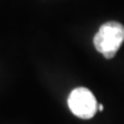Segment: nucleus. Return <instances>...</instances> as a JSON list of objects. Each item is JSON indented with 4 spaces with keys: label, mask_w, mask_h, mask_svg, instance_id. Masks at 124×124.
Instances as JSON below:
<instances>
[{
    "label": "nucleus",
    "mask_w": 124,
    "mask_h": 124,
    "mask_svg": "<svg viewBox=\"0 0 124 124\" xmlns=\"http://www.w3.org/2000/svg\"><path fill=\"white\" fill-rule=\"evenodd\" d=\"M124 41V25L111 21L100 26L93 38L96 51L101 53L104 58L112 59Z\"/></svg>",
    "instance_id": "nucleus-1"
},
{
    "label": "nucleus",
    "mask_w": 124,
    "mask_h": 124,
    "mask_svg": "<svg viewBox=\"0 0 124 124\" xmlns=\"http://www.w3.org/2000/svg\"><path fill=\"white\" fill-rule=\"evenodd\" d=\"M67 103L72 114L82 119L93 118L98 110L95 96L85 87L73 89L68 96Z\"/></svg>",
    "instance_id": "nucleus-2"
},
{
    "label": "nucleus",
    "mask_w": 124,
    "mask_h": 124,
    "mask_svg": "<svg viewBox=\"0 0 124 124\" xmlns=\"http://www.w3.org/2000/svg\"><path fill=\"white\" fill-rule=\"evenodd\" d=\"M98 111H99V112H102V111H103V106H102L101 103L98 104Z\"/></svg>",
    "instance_id": "nucleus-3"
}]
</instances>
